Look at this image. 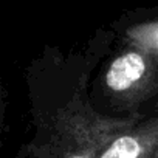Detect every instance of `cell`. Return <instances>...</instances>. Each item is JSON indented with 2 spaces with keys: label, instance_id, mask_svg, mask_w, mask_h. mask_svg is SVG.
<instances>
[{
  "label": "cell",
  "instance_id": "cell-2",
  "mask_svg": "<svg viewBox=\"0 0 158 158\" xmlns=\"http://www.w3.org/2000/svg\"><path fill=\"white\" fill-rule=\"evenodd\" d=\"M156 141V123L152 119L136 130L116 136L98 158H149L155 155Z\"/></svg>",
  "mask_w": 158,
  "mask_h": 158
},
{
  "label": "cell",
  "instance_id": "cell-3",
  "mask_svg": "<svg viewBox=\"0 0 158 158\" xmlns=\"http://www.w3.org/2000/svg\"><path fill=\"white\" fill-rule=\"evenodd\" d=\"M127 37L132 40L133 47L136 50L143 51L144 54L150 53L152 59L156 56L158 48V23L155 19L141 22L138 25H133L127 30Z\"/></svg>",
  "mask_w": 158,
  "mask_h": 158
},
{
  "label": "cell",
  "instance_id": "cell-1",
  "mask_svg": "<svg viewBox=\"0 0 158 158\" xmlns=\"http://www.w3.org/2000/svg\"><path fill=\"white\" fill-rule=\"evenodd\" d=\"M150 59L143 51L133 48L118 56L109 67L106 74V84L113 93H132L143 90L152 76Z\"/></svg>",
  "mask_w": 158,
  "mask_h": 158
},
{
  "label": "cell",
  "instance_id": "cell-5",
  "mask_svg": "<svg viewBox=\"0 0 158 158\" xmlns=\"http://www.w3.org/2000/svg\"><path fill=\"white\" fill-rule=\"evenodd\" d=\"M150 158H156V156H155V155H152V156H150Z\"/></svg>",
  "mask_w": 158,
  "mask_h": 158
},
{
  "label": "cell",
  "instance_id": "cell-4",
  "mask_svg": "<svg viewBox=\"0 0 158 158\" xmlns=\"http://www.w3.org/2000/svg\"><path fill=\"white\" fill-rule=\"evenodd\" d=\"M67 158H92V153H89L85 150H76V152L70 153Z\"/></svg>",
  "mask_w": 158,
  "mask_h": 158
}]
</instances>
